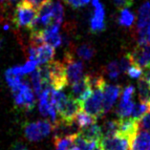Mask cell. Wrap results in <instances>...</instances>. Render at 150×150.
Here are the masks:
<instances>
[{"label": "cell", "instance_id": "obj_1", "mask_svg": "<svg viewBox=\"0 0 150 150\" xmlns=\"http://www.w3.org/2000/svg\"><path fill=\"white\" fill-rule=\"evenodd\" d=\"M38 10L26 0H21L17 3L13 16V23L16 28L31 29L34 24Z\"/></svg>", "mask_w": 150, "mask_h": 150}, {"label": "cell", "instance_id": "obj_2", "mask_svg": "<svg viewBox=\"0 0 150 150\" xmlns=\"http://www.w3.org/2000/svg\"><path fill=\"white\" fill-rule=\"evenodd\" d=\"M102 101H103V88L93 89L92 94L86 100L79 102L80 108L87 114L98 119L103 115Z\"/></svg>", "mask_w": 150, "mask_h": 150}, {"label": "cell", "instance_id": "obj_3", "mask_svg": "<svg viewBox=\"0 0 150 150\" xmlns=\"http://www.w3.org/2000/svg\"><path fill=\"white\" fill-rule=\"evenodd\" d=\"M47 66L50 73V83L53 89L57 91L63 90L69 84L64 63L61 61L52 60L47 62Z\"/></svg>", "mask_w": 150, "mask_h": 150}, {"label": "cell", "instance_id": "obj_4", "mask_svg": "<svg viewBox=\"0 0 150 150\" xmlns=\"http://www.w3.org/2000/svg\"><path fill=\"white\" fill-rule=\"evenodd\" d=\"M64 65L66 69L68 83H74L83 78V63L81 60L76 59L74 54L67 51L64 56Z\"/></svg>", "mask_w": 150, "mask_h": 150}, {"label": "cell", "instance_id": "obj_5", "mask_svg": "<svg viewBox=\"0 0 150 150\" xmlns=\"http://www.w3.org/2000/svg\"><path fill=\"white\" fill-rule=\"evenodd\" d=\"M93 13L90 18V31L98 34L105 30V12L100 0H92Z\"/></svg>", "mask_w": 150, "mask_h": 150}, {"label": "cell", "instance_id": "obj_6", "mask_svg": "<svg viewBox=\"0 0 150 150\" xmlns=\"http://www.w3.org/2000/svg\"><path fill=\"white\" fill-rule=\"evenodd\" d=\"M98 146L102 150H129L130 141L120 135L102 137L98 142Z\"/></svg>", "mask_w": 150, "mask_h": 150}, {"label": "cell", "instance_id": "obj_7", "mask_svg": "<svg viewBox=\"0 0 150 150\" xmlns=\"http://www.w3.org/2000/svg\"><path fill=\"white\" fill-rule=\"evenodd\" d=\"M118 120V134L130 142L139 132V122L133 118H120Z\"/></svg>", "mask_w": 150, "mask_h": 150}, {"label": "cell", "instance_id": "obj_8", "mask_svg": "<svg viewBox=\"0 0 150 150\" xmlns=\"http://www.w3.org/2000/svg\"><path fill=\"white\" fill-rule=\"evenodd\" d=\"M134 65L142 68L150 64V42L144 45H137L132 53H130Z\"/></svg>", "mask_w": 150, "mask_h": 150}, {"label": "cell", "instance_id": "obj_9", "mask_svg": "<svg viewBox=\"0 0 150 150\" xmlns=\"http://www.w3.org/2000/svg\"><path fill=\"white\" fill-rule=\"evenodd\" d=\"M92 92L93 90L90 87V84L88 82L86 76H84L81 79L71 84V96L74 97L79 102L86 100L92 94Z\"/></svg>", "mask_w": 150, "mask_h": 150}, {"label": "cell", "instance_id": "obj_10", "mask_svg": "<svg viewBox=\"0 0 150 150\" xmlns=\"http://www.w3.org/2000/svg\"><path fill=\"white\" fill-rule=\"evenodd\" d=\"M120 91H122V88L119 85H109L107 83L105 84L103 88V101H102L103 114L107 113L111 109L117 98H119Z\"/></svg>", "mask_w": 150, "mask_h": 150}, {"label": "cell", "instance_id": "obj_11", "mask_svg": "<svg viewBox=\"0 0 150 150\" xmlns=\"http://www.w3.org/2000/svg\"><path fill=\"white\" fill-rule=\"evenodd\" d=\"M79 135L80 137H82L83 139H85L86 141L94 142H97V144L100 141V139L103 137L101 127L98 126L96 122L93 124H90V125L84 128H81V129L79 130Z\"/></svg>", "mask_w": 150, "mask_h": 150}, {"label": "cell", "instance_id": "obj_12", "mask_svg": "<svg viewBox=\"0 0 150 150\" xmlns=\"http://www.w3.org/2000/svg\"><path fill=\"white\" fill-rule=\"evenodd\" d=\"M129 150H150V132H138L130 142Z\"/></svg>", "mask_w": 150, "mask_h": 150}, {"label": "cell", "instance_id": "obj_13", "mask_svg": "<svg viewBox=\"0 0 150 150\" xmlns=\"http://www.w3.org/2000/svg\"><path fill=\"white\" fill-rule=\"evenodd\" d=\"M54 48L47 43H43L42 45L36 47V54H35V62L39 64H45L47 62L53 60L54 57Z\"/></svg>", "mask_w": 150, "mask_h": 150}, {"label": "cell", "instance_id": "obj_14", "mask_svg": "<svg viewBox=\"0 0 150 150\" xmlns=\"http://www.w3.org/2000/svg\"><path fill=\"white\" fill-rule=\"evenodd\" d=\"M150 21V1H146L142 4L138 11V20L136 29L140 31L144 29Z\"/></svg>", "mask_w": 150, "mask_h": 150}, {"label": "cell", "instance_id": "obj_15", "mask_svg": "<svg viewBox=\"0 0 150 150\" xmlns=\"http://www.w3.org/2000/svg\"><path fill=\"white\" fill-rule=\"evenodd\" d=\"M24 135L27 140L30 142H38L41 139H43V136L41 134V131L39 129L38 122H29L26 123L24 126Z\"/></svg>", "mask_w": 150, "mask_h": 150}, {"label": "cell", "instance_id": "obj_16", "mask_svg": "<svg viewBox=\"0 0 150 150\" xmlns=\"http://www.w3.org/2000/svg\"><path fill=\"white\" fill-rule=\"evenodd\" d=\"M75 52L80 59L88 61L90 59H92L93 57L95 56L96 49H95V47L91 43L86 42V43H82L79 47H76Z\"/></svg>", "mask_w": 150, "mask_h": 150}, {"label": "cell", "instance_id": "obj_17", "mask_svg": "<svg viewBox=\"0 0 150 150\" xmlns=\"http://www.w3.org/2000/svg\"><path fill=\"white\" fill-rule=\"evenodd\" d=\"M138 89L141 102L150 106V84L144 78H141L138 80Z\"/></svg>", "mask_w": 150, "mask_h": 150}, {"label": "cell", "instance_id": "obj_18", "mask_svg": "<svg viewBox=\"0 0 150 150\" xmlns=\"http://www.w3.org/2000/svg\"><path fill=\"white\" fill-rule=\"evenodd\" d=\"M97 120L98 119L94 118L93 116H91L89 114H87L86 112H84L83 110H81V109L78 112V114H76L74 118V120L76 122V123L78 124L79 129L88 126L90 124L95 123L97 122Z\"/></svg>", "mask_w": 150, "mask_h": 150}, {"label": "cell", "instance_id": "obj_19", "mask_svg": "<svg viewBox=\"0 0 150 150\" xmlns=\"http://www.w3.org/2000/svg\"><path fill=\"white\" fill-rule=\"evenodd\" d=\"M118 22L120 26L131 27L135 22V14L131 13L128 8L120 9V16L118 17Z\"/></svg>", "mask_w": 150, "mask_h": 150}, {"label": "cell", "instance_id": "obj_20", "mask_svg": "<svg viewBox=\"0 0 150 150\" xmlns=\"http://www.w3.org/2000/svg\"><path fill=\"white\" fill-rule=\"evenodd\" d=\"M74 142L78 150H94L96 148V146L98 145L97 142L86 141L85 139L80 137L79 133L75 136Z\"/></svg>", "mask_w": 150, "mask_h": 150}, {"label": "cell", "instance_id": "obj_21", "mask_svg": "<svg viewBox=\"0 0 150 150\" xmlns=\"http://www.w3.org/2000/svg\"><path fill=\"white\" fill-rule=\"evenodd\" d=\"M134 107V102L133 100L127 101V102H120L119 106L116 109L117 115L119 116V118H126L131 115Z\"/></svg>", "mask_w": 150, "mask_h": 150}, {"label": "cell", "instance_id": "obj_22", "mask_svg": "<svg viewBox=\"0 0 150 150\" xmlns=\"http://www.w3.org/2000/svg\"><path fill=\"white\" fill-rule=\"evenodd\" d=\"M102 130V134L103 137H110L115 136L118 134V120H107L103 124V129Z\"/></svg>", "mask_w": 150, "mask_h": 150}, {"label": "cell", "instance_id": "obj_23", "mask_svg": "<svg viewBox=\"0 0 150 150\" xmlns=\"http://www.w3.org/2000/svg\"><path fill=\"white\" fill-rule=\"evenodd\" d=\"M63 7L59 1L53 2V23L60 25L63 20Z\"/></svg>", "mask_w": 150, "mask_h": 150}, {"label": "cell", "instance_id": "obj_24", "mask_svg": "<svg viewBox=\"0 0 150 150\" xmlns=\"http://www.w3.org/2000/svg\"><path fill=\"white\" fill-rule=\"evenodd\" d=\"M31 82H32L33 90H34V92L35 93L36 96L38 97L42 91V81H41V79H40L39 73L36 68L31 73Z\"/></svg>", "mask_w": 150, "mask_h": 150}, {"label": "cell", "instance_id": "obj_25", "mask_svg": "<svg viewBox=\"0 0 150 150\" xmlns=\"http://www.w3.org/2000/svg\"><path fill=\"white\" fill-rule=\"evenodd\" d=\"M150 42V21L146 26L137 31V45H144Z\"/></svg>", "mask_w": 150, "mask_h": 150}, {"label": "cell", "instance_id": "obj_26", "mask_svg": "<svg viewBox=\"0 0 150 150\" xmlns=\"http://www.w3.org/2000/svg\"><path fill=\"white\" fill-rule=\"evenodd\" d=\"M104 71L109 78L113 80L118 79L119 76L120 75V73H122L120 72L119 61H112L110 63H108L107 66L104 68Z\"/></svg>", "mask_w": 150, "mask_h": 150}, {"label": "cell", "instance_id": "obj_27", "mask_svg": "<svg viewBox=\"0 0 150 150\" xmlns=\"http://www.w3.org/2000/svg\"><path fill=\"white\" fill-rule=\"evenodd\" d=\"M149 109V105L148 104H145V103H139V104H134V107H133V110H132V118L136 120H140L141 118L144 116L146 112L148 111Z\"/></svg>", "mask_w": 150, "mask_h": 150}, {"label": "cell", "instance_id": "obj_28", "mask_svg": "<svg viewBox=\"0 0 150 150\" xmlns=\"http://www.w3.org/2000/svg\"><path fill=\"white\" fill-rule=\"evenodd\" d=\"M5 79L7 83L9 84L10 88H13V87L18 85L21 81H22V76H17L12 71V69H8L5 73Z\"/></svg>", "mask_w": 150, "mask_h": 150}, {"label": "cell", "instance_id": "obj_29", "mask_svg": "<svg viewBox=\"0 0 150 150\" xmlns=\"http://www.w3.org/2000/svg\"><path fill=\"white\" fill-rule=\"evenodd\" d=\"M120 64V72L124 73L128 70V68L130 66H132L133 62H132V58H131V54L130 53H126L124 56L120 58V60L119 62Z\"/></svg>", "mask_w": 150, "mask_h": 150}, {"label": "cell", "instance_id": "obj_30", "mask_svg": "<svg viewBox=\"0 0 150 150\" xmlns=\"http://www.w3.org/2000/svg\"><path fill=\"white\" fill-rule=\"evenodd\" d=\"M142 128V131H147L150 132V106L148 111L145 113L139 120V128Z\"/></svg>", "mask_w": 150, "mask_h": 150}, {"label": "cell", "instance_id": "obj_31", "mask_svg": "<svg viewBox=\"0 0 150 150\" xmlns=\"http://www.w3.org/2000/svg\"><path fill=\"white\" fill-rule=\"evenodd\" d=\"M135 93V88L132 85H128L123 89L122 93V98H120V102H127L132 100L133 95Z\"/></svg>", "mask_w": 150, "mask_h": 150}, {"label": "cell", "instance_id": "obj_32", "mask_svg": "<svg viewBox=\"0 0 150 150\" xmlns=\"http://www.w3.org/2000/svg\"><path fill=\"white\" fill-rule=\"evenodd\" d=\"M142 69L141 67L137 66V65H132L128 68V70L126 71V73L128 74V76L132 79H140L142 76Z\"/></svg>", "mask_w": 150, "mask_h": 150}, {"label": "cell", "instance_id": "obj_33", "mask_svg": "<svg viewBox=\"0 0 150 150\" xmlns=\"http://www.w3.org/2000/svg\"><path fill=\"white\" fill-rule=\"evenodd\" d=\"M113 3L118 9H124V8H130L132 6L134 0H112Z\"/></svg>", "mask_w": 150, "mask_h": 150}, {"label": "cell", "instance_id": "obj_34", "mask_svg": "<svg viewBox=\"0 0 150 150\" xmlns=\"http://www.w3.org/2000/svg\"><path fill=\"white\" fill-rule=\"evenodd\" d=\"M36 66H38V63H36L35 61L29 59L26 63H25V65H23V66H22L24 74H29V73H32L36 68Z\"/></svg>", "mask_w": 150, "mask_h": 150}, {"label": "cell", "instance_id": "obj_35", "mask_svg": "<svg viewBox=\"0 0 150 150\" xmlns=\"http://www.w3.org/2000/svg\"><path fill=\"white\" fill-rule=\"evenodd\" d=\"M11 150H29L27 145L21 141H16L13 142L11 145Z\"/></svg>", "mask_w": 150, "mask_h": 150}, {"label": "cell", "instance_id": "obj_36", "mask_svg": "<svg viewBox=\"0 0 150 150\" xmlns=\"http://www.w3.org/2000/svg\"><path fill=\"white\" fill-rule=\"evenodd\" d=\"M68 6H70L73 9H79L81 8V0H63Z\"/></svg>", "mask_w": 150, "mask_h": 150}, {"label": "cell", "instance_id": "obj_37", "mask_svg": "<svg viewBox=\"0 0 150 150\" xmlns=\"http://www.w3.org/2000/svg\"><path fill=\"white\" fill-rule=\"evenodd\" d=\"M26 1H28L30 4H32L35 9H38L39 7H41L43 4L51 1V0H26Z\"/></svg>", "mask_w": 150, "mask_h": 150}, {"label": "cell", "instance_id": "obj_38", "mask_svg": "<svg viewBox=\"0 0 150 150\" xmlns=\"http://www.w3.org/2000/svg\"><path fill=\"white\" fill-rule=\"evenodd\" d=\"M142 78H144L146 80V81H147L150 84V64L148 65L147 67H145L144 72H142Z\"/></svg>", "mask_w": 150, "mask_h": 150}, {"label": "cell", "instance_id": "obj_39", "mask_svg": "<svg viewBox=\"0 0 150 150\" xmlns=\"http://www.w3.org/2000/svg\"><path fill=\"white\" fill-rule=\"evenodd\" d=\"M16 0H0V4L3 6H11L13 2H16Z\"/></svg>", "mask_w": 150, "mask_h": 150}, {"label": "cell", "instance_id": "obj_40", "mask_svg": "<svg viewBox=\"0 0 150 150\" xmlns=\"http://www.w3.org/2000/svg\"><path fill=\"white\" fill-rule=\"evenodd\" d=\"M94 150H102V149H101L100 147H98V146L97 145V146H96V148H95Z\"/></svg>", "mask_w": 150, "mask_h": 150}, {"label": "cell", "instance_id": "obj_41", "mask_svg": "<svg viewBox=\"0 0 150 150\" xmlns=\"http://www.w3.org/2000/svg\"><path fill=\"white\" fill-rule=\"evenodd\" d=\"M1 46H2V38H0V48H1Z\"/></svg>", "mask_w": 150, "mask_h": 150}, {"label": "cell", "instance_id": "obj_42", "mask_svg": "<svg viewBox=\"0 0 150 150\" xmlns=\"http://www.w3.org/2000/svg\"></svg>", "mask_w": 150, "mask_h": 150}]
</instances>
